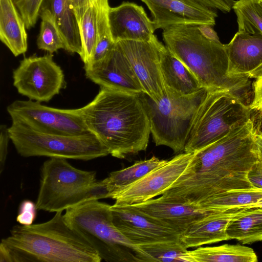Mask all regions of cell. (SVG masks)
Returning a JSON list of instances; mask_svg holds the SVG:
<instances>
[{"mask_svg":"<svg viewBox=\"0 0 262 262\" xmlns=\"http://www.w3.org/2000/svg\"><path fill=\"white\" fill-rule=\"evenodd\" d=\"M39 17L41 23L36 40L37 48L50 54H53L59 49L65 50L63 37L51 11L42 7Z\"/></svg>","mask_w":262,"mask_h":262,"instance_id":"cell-31","label":"cell"},{"mask_svg":"<svg viewBox=\"0 0 262 262\" xmlns=\"http://www.w3.org/2000/svg\"><path fill=\"white\" fill-rule=\"evenodd\" d=\"M96 174L74 167L67 159L50 158L41 167L37 210L63 211L86 201L108 198L106 184L97 181Z\"/></svg>","mask_w":262,"mask_h":262,"instance_id":"cell-5","label":"cell"},{"mask_svg":"<svg viewBox=\"0 0 262 262\" xmlns=\"http://www.w3.org/2000/svg\"><path fill=\"white\" fill-rule=\"evenodd\" d=\"M26 29L13 0H0V39L15 57L27 50Z\"/></svg>","mask_w":262,"mask_h":262,"instance_id":"cell-22","label":"cell"},{"mask_svg":"<svg viewBox=\"0 0 262 262\" xmlns=\"http://www.w3.org/2000/svg\"><path fill=\"white\" fill-rule=\"evenodd\" d=\"M111 210L115 226L137 246L181 241V235L174 230L132 205L114 204L111 205Z\"/></svg>","mask_w":262,"mask_h":262,"instance_id":"cell-14","label":"cell"},{"mask_svg":"<svg viewBox=\"0 0 262 262\" xmlns=\"http://www.w3.org/2000/svg\"><path fill=\"white\" fill-rule=\"evenodd\" d=\"M226 232L229 239L243 244L262 241V207L251 208L232 218Z\"/></svg>","mask_w":262,"mask_h":262,"instance_id":"cell-25","label":"cell"},{"mask_svg":"<svg viewBox=\"0 0 262 262\" xmlns=\"http://www.w3.org/2000/svg\"><path fill=\"white\" fill-rule=\"evenodd\" d=\"M84 69L86 77L100 87L135 94L143 92L128 60L116 42L107 58Z\"/></svg>","mask_w":262,"mask_h":262,"instance_id":"cell-16","label":"cell"},{"mask_svg":"<svg viewBox=\"0 0 262 262\" xmlns=\"http://www.w3.org/2000/svg\"><path fill=\"white\" fill-rule=\"evenodd\" d=\"M225 46L230 75L255 79L262 76V34L237 32Z\"/></svg>","mask_w":262,"mask_h":262,"instance_id":"cell-18","label":"cell"},{"mask_svg":"<svg viewBox=\"0 0 262 262\" xmlns=\"http://www.w3.org/2000/svg\"><path fill=\"white\" fill-rule=\"evenodd\" d=\"M261 201L262 189L252 188L220 193L197 206L204 210L215 211L241 207H261Z\"/></svg>","mask_w":262,"mask_h":262,"instance_id":"cell-26","label":"cell"},{"mask_svg":"<svg viewBox=\"0 0 262 262\" xmlns=\"http://www.w3.org/2000/svg\"><path fill=\"white\" fill-rule=\"evenodd\" d=\"M108 19L113 38L122 40L147 41L154 36L155 24L143 7L136 3L123 2L110 7Z\"/></svg>","mask_w":262,"mask_h":262,"instance_id":"cell-17","label":"cell"},{"mask_svg":"<svg viewBox=\"0 0 262 262\" xmlns=\"http://www.w3.org/2000/svg\"><path fill=\"white\" fill-rule=\"evenodd\" d=\"M91 200L66 210L67 224L83 236L102 259L109 262H139V247L115 226L111 205Z\"/></svg>","mask_w":262,"mask_h":262,"instance_id":"cell-6","label":"cell"},{"mask_svg":"<svg viewBox=\"0 0 262 262\" xmlns=\"http://www.w3.org/2000/svg\"><path fill=\"white\" fill-rule=\"evenodd\" d=\"M116 44L128 60L143 92L155 101H160L165 93L160 64L162 43L155 35L147 41L122 40Z\"/></svg>","mask_w":262,"mask_h":262,"instance_id":"cell-13","label":"cell"},{"mask_svg":"<svg viewBox=\"0 0 262 262\" xmlns=\"http://www.w3.org/2000/svg\"><path fill=\"white\" fill-rule=\"evenodd\" d=\"M257 115V121H259L258 124H256L259 130L262 128V107L257 111L255 112Z\"/></svg>","mask_w":262,"mask_h":262,"instance_id":"cell-42","label":"cell"},{"mask_svg":"<svg viewBox=\"0 0 262 262\" xmlns=\"http://www.w3.org/2000/svg\"><path fill=\"white\" fill-rule=\"evenodd\" d=\"M62 211L49 221L15 225L2 239L1 262H100L88 241L66 222Z\"/></svg>","mask_w":262,"mask_h":262,"instance_id":"cell-3","label":"cell"},{"mask_svg":"<svg viewBox=\"0 0 262 262\" xmlns=\"http://www.w3.org/2000/svg\"><path fill=\"white\" fill-rule=\"evenodd\" d=\"M7 111L12 121L37 130L67 135H80L90 132L80 108H55L29 99L15 100L7 106Z\"/></svg>","mask_w":262,"mask_h":262,"instance_id":"cell-12","label":"cell"},{"mask_svg":"<svg viewBox=\"0 0 262 262\" xmlns=\"http://www.w3.org/2000/svg\"><path fill=\"white\" fill-rule=\"evenodd\" d=\"M6 125L0 126V172L4 169L7 155L9 141L11 140L9 129Z\"/></svg>","mask_w":262,"mask_h":262,"instance_id":"cell-35","label":"cell"},{"mask_svg":"<svg viewBox=\"0 0 262 262\" xmlns=\"http://www.w3.org/2000/svg\"><path fill=\"white\" fill-rule=\"evenodd\" d=\"M249 105L226 92L208 90L193 120L184 151L195 152L252 117Z\"/></svg>","mask_w":262,"mask_h":262,"instance_id":"cell-8","label":"cell"},{"mask_svg":"<svg viewBox=\"0 0 262 262\" xmlns=\"http://www.w3.org/2000/svg\"><path fill=\"white\" fill-rule=\"evenodd\" d=\"M258 130L252 118L195 152L192 173L164 191L161 197L197 205L220 193L254 188L248 173L259 158Z\"/></svg>","mask_w":262,"mask_h":262,"instance_id":"cell-1","label":"cell"},{"mask_svg":"<svg viewBox=\"0 0 262 262\" xmlns=\"http://www.w3.org/2000/svg\"><path fill=\"white\" fill-rule=\"evenodd\" d=\"M139 262H186L188 249L181 241L157 242L138 246Z\"/></svg>","mask_w":262,"mask_h":262,"instance_id":"cell-29","label":"cell"},{"mask_svg":"<svg viewBox=\"0 0 262 262\" xmlns=\"http://www.w3.org/2000/svg\"><path fill=\"white\" fill-rule=\"evenodd\" d=\"M96 2L77 19L81 43V53L79 56L84 65L90 61L96 43L97 11Z\"/></svg>","mask_w":262,"mask_h":262,"instance_id":"cell-30","label":"cell"},{"mask_svg":"<svg viewBox=\"0 0 262 262\" xmlns=\"http://www.w3.org/2000/svg\"><path fill=\"white\" fill-rule=\"evenodd\" d=\"M27 29L33 28L39 17L45 0H13Z\"/></svg>","mask_w":262,"mask_h":262,"instance_id":"cell-33","label":"cell"},{"mask_svg":"<svg viewBox=\"0 0 262 262\" xmlns=\"http://www.w3.org/2000/svg\"></svg>","mask_w":262,"mask_h":262,"instance_id":"cell-44","label":"cell"},{"mask_svg":"<svg viewBox=\"0 0 262 262\" xmlns=\"http://www.w3.org/2000/svg\"><path fill=\"white\" fill-rule=\"evenodd\" d=\"M202 4L224 13L229 12L233 8L235 0H196Z\"/></svg>","mask_w":262,"mask_h":262,"instance_id":"cell-38","label":"cell"},{"mask_svg":"<svg viewBox=\"0 0 262 262\" xmlns=\"http://www.w3.org/2000/svg\"><path fill=\"white\" fill-rule=\"evenodd\" d=\"M8 129L16 150L24 157L44 156L88 161L109 155L91 132L80 135L47 133L15 121H12Z\"/></svg>","mask_w":262,"mask_h":262,"instance_id":"cell-9","label":"cell"},{"mask_svg":"<svg viewBox=\"0 0 262 262\" xmlns=\"http://www.w3.org/2000/svg\"><path fill=\"white\" fill-rule=\"evenodd\" d=\"M252 90L253 98L249 107L253 112H255L262 107V76L253 82Z\"/></svg>","mask_w":262,"mask_h":262,"instance_id":"cell-37","label":"cell"},{"mask_svg":"<svg viewBox=\"0 0 262 262\" xmlns=\"http://www.w3.org/2000/svg\"><path fill=\"white\" fill-rule=\"evenodd\" d=\"M165 90L164 96L158 102L143 92L139 96L148 115L156 145L168 146L179 153L184 150L193 120L208 90L202 88L189 95Z\"/></svg>","mask_w":262,"mask_h":262,"instance_id":"cell-7","label":"cell"},{"mask_svg":"<svg viewBox=\"0 0 262 262\" xmlns=\"http://www.w3.org/2000/svg\"><path fill=\"white\" fill-rule=\"evenodd\" d=\"M202 32L207 38L216 42H220L219 38L213 27L207 25H199Z\"/></svg>","mask_w":262,"mask_h":262,"instance_id":"cell-40","label":"cell"},{"mask_svg":"<svg viewBox=\"0 0 262 262\" xmlns=\"http://www.w3.org/2000/svg\"><path fill=\"white\" fill-rule=\"evenodd\" d=\"M97 0H70V6L76 17L79 19L85 10Z\"/></svg>","mask_w":262,"mask_h":262,"instance_id":"cell-39","label":"cell"},{"mask_svg":"<svg viewBox=\"0 0 262 262\" xmlns=\"http://www.w3.org/2000/svg\"><path fill=\"white\" fill-rule=\"evenodd\" d=\"M97 31L95 48L90 61L84 69L94 67L107 58L116 45L110 29L108 0H97Z\"/></svg>","mask_w":262,"mask_h":262,"instance_id":"cell-27","label":"cell"},{"mask_svg":"<svg viewBox=\"0 0 262 262\" xmlns=\"http://www.w3.org/2000/svg\"><path fill=\"white\" fill-rule=\"evenodd\" d=\"M258 5L262 10V0H257Z\"/></svg>","mask_w":262,"mask_h":262,"instance_id":"cell-43","label":"cell"},{"mask_svg":"<svg viewBox=\"0 0 262 262\" xmlns=\"http://www.w3.org/2000/svg\"><path fill=\"white\" fill-rule=\"evenodd\" d=\"M160 64L165 89L180 95H189L204 88L188 68L162 43Z\"/></svg>","mask_w":262,"mask_h":262,"instance_id":"cell-21","label":"cell"},{"mask_svg":"<svg viewBox=\"0 0 262 262\" xmlns=\"http://www.w3.org/2000/svg\"><path fill=\"white\" fill-rule=\"evenodd\" d=\"M253 207H241L209 211L183 233L180 240L187 248L229 239L226 229L229 221L239 214Z\"/></svg>","mask_w":262,"mask_h":262,"instance_id":"cell-20","label":"cell"},{"mask_svg":"<svg viewBox=\"0 0 262 262\" xmlns=\"http://www.w3.org/2000/svg\"><path fill=\"white\" fill-rule=\"evenodd\" d=\"M238 32L262 34V10L257 0H237L233 6Z\"/></svg>","mask_w":262,"mask_h":262,"instance_id":"cell-32","label":"cell"},{"mask_svg":"<svg viewBox=\"0 0 262 262\" xmlns=\"http://www.w3.org/2000/svg\"><path fill=\"white\" fill-rule=\"evenodd\" d=\"M248 178L254 188L262 189V157L260 154L258 160L248 172Z\"/></svg>","mask_w":262,"mask_h":262,"instance_id":"cell-36","label":"cell"},{"mask_svg":"<svg viewBox=\"0 0 262 262\" xmlns=\"http://www.w3.org/2000/svg\"><path fill=\"white\" fill-rule=\"evenodd\" d=\"M80 110L89 130L113 157L124 159L146 149L150 126L139 94L100 87Z\"/></svg>","mask_w":262,"mask_h":262,"instance_id":"cell-2","label":"cell"},{"mask_svg":"<svg viewBox=\"0 0 262 262\" xmlns=\"http://www.w3.org/2000/svg\"><path fill=\"white\" fill-rule=\"evenodd\" d=\"M36 204L30 200H25L19 206L16 221L20 225L32 224L36 217Z\"/></svg>","mask_w":262,"mask_h":262,"instance_id":"cell-34","label":"cell"},{"mask_svg":"<svg viewBox=\"0 0 262 262\" xmlns=\"http://www.w3.org/2000/svg\"><path fill=\"white\" fill-rule=\"evenodd\" d=\"M185 258L186 262H256L258 260L252 248L239 244L199 247L195 250H188Z\"/></svg>","mask_w":262,"mask_h":262,"instance_id":"cell-23","label":"cell"},{"mask_svg":"<svg viewBox=\"0 0 262 262\" xmlns=\"http://www.w3.org/2000/svg\"><path fill=\"white\" fill-rule=\"evenodd\" d=\"M195 152L180 154L133 184L113 192L109 198L117 205L142 203L163 192L193 171Z\"/></svg>","mask_w":262,"mask_h":262,"instance_id":"cell-10","label":"cell"},{"mask_svg":"<svg viewBox=\"0 0 262 262\" xmlns=\"http://www.w3.org/2000/svg\"><path fill=\"white\" fill-rule=\"evenodd\" d=\"M151 12L156 30L177 25L213 27L217 14L196 0H141Z\"/></svg>","mask_w":262,"mask_h":262,"instance_id":"cell-15","label":"cell"},{"mask_svg":"<svg viewBox=\"0 0 262 262\" xmlns=\"http://www.w3.org/2000/svg\"><path fill=\"white\" fill-rule=\"evenodd\" d=\"M162 36L166 47L188 68L203 88L226 92L250 105V79L229 74L225 45L207 38L195 24L165 28Z\"/></svg>","mask_w":262,"mask_h":262,"instance_id":"cell-4","label":"cell"},{"mask_svg":"<svg viewBox=\"0 0 262 262\" xmlns=\"http://www.w3.org/2000/svg\"><path fill=\"white\" fill-rule=\"evenodd\" d=\"M256 138L259 152L260 156L262 157V130L258 129Z\"/></svg>","mask_w":262,"mask_h":262,"instance_id":"cell-41","label":"cell"},{"mask_svg":"<svg viewBox=\"0 0 262 262\" xmlns=\"http://www.w3.org/2000/svg\"><path fill=\"white\" fill-rule=\"evenodd\" d=\"M167 161L154 156L149 159L138 161L127 168L111 172L106 178L103 180L108 188L109 196L113 192L138 181Z\"/></svg>","mask_w":262,"mask_h":262,"instance_id":"cell-28","label":"cell"},{"mask_svg":"<svg viewBox=\"0 0 262 262\" xmlns=\"http://www.w3.org/2000/svg\"><path fill=\"white\" fill-rule=\"evenodd\" d=\"M42 7L48 8L53 15L63 37L65 50L80 55L81 43L79 27L70 0H45Z\"/></svg>","mask_w":262,"mask_h":262,"instance_id":"cell-24","label":"cell"},{"mask_svg":"<svg viewBox=\"0 0 262 262\" xmlns=\"http://www.w3.org/2000/svg\"><path fill=\"white\" fill-rule=\"evenodd\" d=\"M131 205L160 221L181 236L192 224L209 212L195 205L171 201L161 196Z\"/></svg>","mask_w":262,"mask_h":262,"instance_id":"cell-19","label":"cell"},{"mask_svg":"<svg viewBox=\"0 0 262 262\" xmlns=\"http://www.w3.org/2000/svg\"><path fill=\"white\" fill-rule=\"evenodd\" d=\"M12 77L19 94L40 102L50 101L66 84L61 68L49 53L25 57L13 71Z\"/></svg>","mask_w":262,"mask_h":262,"instance_id":"cell-11","label":"cell"}]
</instances>
